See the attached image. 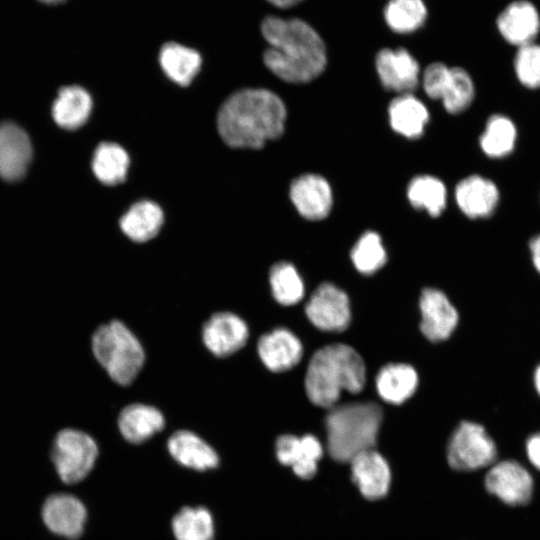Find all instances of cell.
Listing matches in <instances>:
<instances>
[{
  "label": "cell",
  "mask_w": 540,
  "mask_h": 540,
  "mask_svg": "<svg viewBox=\"0 0 540 540\" xmlns=\"http://www.w3.org/2000/svg\"><path fill=\"white\" fill-rule=\"evenodd\" d=\"M407 197L412 206L425 209L432 217L439 216L446 206L445 185L431 175L413 178L407 188Z\"/></svg>",
  "instance_id": "4dcf8cb0"
},
{
  "label": "cell",
  "mask_w": 540,
  "mask_h": 540,
  "mask_svg": "<svg viewBox=\"0 0 540 540\" xmlns=\"http://www.w3.org/2000/svg\"><path fill=\"white\" fill-rule=\"evenodd\" d=\"M42 3H45V4H57V3H61L65 0H38Z\"/></svg>",
  "instance_id": "b9f144b4"
},
{
  "label": "cell",
  "mask_w": 540,
  "mask_h": 540,
  "mask_svg": "<svg viewBox=\"0 0 540 540\" xmlns=\"http://www.w3.org/2000/svg\"><path fill=\"white\" fill-rule=\"evenodd\" d=\"M484 484L490 494L509 506L528 504L534 491L531 474L514 460L493 464L485 476Z\"/></svg>",
  "instance_id": "ba28073f"
},
{
  "label": "cell",
  "mask_w": 540,
  "mask_h": 540,
  "mask_svg": "<svg viewBox=\"0 0 540 540\" xmlns=\"http://www.w3.org/2000/svg\"><path fill=\"white\" fill-rule=\"evenodd\" d=\"M455 199L460 210L469 218L489 217L499 201L496 184L480 175L462 179L455 188Z\"/></svg>",
  "instance_id": "ffe728a7"
},
{
  "label": "cell",
  "mask_w": 540,
  "mask_h": 540,
  "mask_svg": "<svg viewBox=\"0 0 540 540\" xmlns=\"http://www.w3.org/2000/svg\"><path fill=\"white\" fill-rule=\"evenodd\" d=\"M269 282L273 297L282 305H294L303 298V281L296 268L288 262H278L271 267Z\"/></svg>",
  "instance_id": "836d02e7"
},
{
  "label": "cell",
  "mask_w": 540,
  "mask_h": 540,
  "mask_svg": "<svg viewBox=\"0 0 540 540\" xmlns=\"http://www.w3.org/2000/svg\"><path fill=\"white\" fill-rule=\"evenodd\" d=\"M389 122L394 131L409 139L419 138L429 120V112L412 93L399 94L389 104Z\"/></svg>",
  "instance_id": "603a6c76"
},
{
  "label": "cell",
  "mask_w": 540,
  "mask_h": 540,
  "mask_svg": "<svg viewBox=\"0 0 540 540\" xmlns=\"http://www.w3.org/2000/svg\"><path fill=\"white\" fill-rule=\"evenodd\" d=\"M420 330L432 342L446 340L455 329L458 313L446 295L434 288H426L419 299Z\"/></svg>",
  "instance_id": "5bb4252c"
},
{
  "label": "cell",
  "mask_w": 540,
  "mask_h": 540,
  "mask_svg": "<svg viewBox=\"0 0 540 540\" xmlns=\"http://www.w3.org/2000/svg\"><path fill=\"white\" fill-rule=\"evenodd\" d=\"M92 351L109 377L131 384L141 370L145 354L136 336L120 321L101 325L92 336Z\"/></svg>",
  "instance_id": "5b68a950"
},
{
  "label": "cell",
  "mask_w": 540,
  "mask_h": 540,
  "mask_svg": "<svg viewBox=\"0 0 540 540\" xmlns=\"http://www.w3.org/2000/svg\"><path fill=\"white\" fill-rule=\"evenodd\" d=\"M261 32L269 44L263 55L266 67L283 81L306 83L318 77L327 63L321 36L304 20L264 18Z\"/></svg>",
  "instance_id": "6da1fadb"
},
{
  "label": "cell",
  "mask_w": 540,
  "mask_h": 540,
  "mask_svg": "<svg viewBox=\"0 0 540 540\" xmlns=\"http://www.w3.org/2000/svg\"><path fill=\"white\" fill-rule=\"evenodd\" d=\"M257 350L263 364L273 372L291 369L303 354L300 340L286 328H277L261 336Z\"/></svg>",
  "instance_id": "d6986e66"
},
{
  "label": "cell",
  "mask_w": 540,
  "mask_h": 540,
  "mask_svg": "<svg viewBox=\"0 0 540 540\" xmlns=\"http://www.w3.org/2000/svg\"><path fill=\"white\" fill-rule=\"evenodd\" d=\"M517 129L513 121L501 114L492 115L480 136L482 151L492 158H502L509 155L516 143Z\"/></svg>",
  "instance_id": "f1b7e54d"
},
{
  "label": "cell",
  "mask_w": 540,
  "mask_h": 540,
  "mask_svg": "<svg viewBox=\"0 0 540 540\" xmlns=\"http://www.w3.org/2000/svg\"><path fill=\"white\" fill-rule=\"evenodd\" d=\"M32 158V145L27 133L11 122L0 124V177L18 181L24 177Z\"/></svg>",
  "instance_id": "2e32d148"
},
{
  "label": "cell",
  "mask_w": 540,
  "mask_h": 540,
  "mask_svg": "<svg viewBox=\"0 0 540 540\" xmlns=\"http://www.w3.org/2000/svg\"><path fill=\"white\" fill-rule=\"evenodd\" d=\"M290 199L299 214L312 221L326 218L333 203L329 183L318 174L296 178L290 186Z\"/></svg>",
  "instance_id": "9a60e30c"
},
{
  "label": "cell",
  "mask_w": 540,
  "mask_h": 540,
  "mask_svg": "<svg viewBox=\"0 0 540 540\" xmlns=\"http://www.w3.org/2000/svg\"><path fill=\"white\" fill-rule=\"evenodd\" d=\"M534 383L538 394L540 395V365L536 368L534 373Z\"/></svg>",
  "instance_id": "60d3db41"
},
{
  "label": "cell",
  "mask_w": 540,
  "mask_h": 540,
  "mask_svg": "<svg viewBox=\"0 0 540 540\" xmlns=\"http://www.w3.org/2000/svg\"><path fill=\"white\" fill-rule=\"evenodd\" d=\"M246 323L231 312H218L211 316L202 330L206 348L217 357H227L240 350L247 342Z\"/></svg>",
  "instance_id": "4fadbf2b"
},
{
  "label": "cell",
  "mask_w": 540,
  "mask_h": 540,
  "mask_svg": "<svg viewBox=\"0 0 540 540\" xmlns=\"http://www.w3.org/2000/svg\"><path fill=\"white\" fill-rule=\"evenodd\" d=\"M305 313L315 327L327 332L344 331L351 320L347 294L332 283H323L316 288L306 304Z\"/></svg>",
  "instance_id": "9c48e42d"
},
{
  "label": "cell",
  "mask_w": 540,
  "mask_h": 540,
  "mask_svg": "<svg viewBox=\"0 0 540 540\" xmlns=\"http://www.w3.org/2000/svg\"><path fill=\"white\" fill-rule=\"evenodd\" d=\"M475 89L471 76L461 67H449L442 95L447 112L458 114L466 110L474 99Z\"/></svg>",
  "instance_id": "d6a6232c"
},
{
  "label": "cell",
  "mask_w": 540,
  "mask_h": 540,
  "mask_svg": "<svg viewBox=\"0 0 540 540\" xmlns=\"http://www.w3.org/2000/svg\"><path fill=\"white\" fill-rule=\"evenodd\" d=\"M92 109L89 93L79 86L60 89L52 106L54 121L62 128L73 130L82 126Z\"/></svg>",
  "instance_id": "484cf974"
},
{
  "label": "cell",
  "mask_w": 540,
  "mask_h": 540,
  "mask_svg": "<svg viewBox=\"0 0 540 540\" xmlns=\"http://www.w3.org/2000/svg\"><path fill=\"white\" fill-rule=\"evenodd\" d=\"M159 63L169 79L180 86H188L198 74L202 59L196 50L168 42L160 49Z\"/></svg>",
  "instance_id": "d4e9b609"
},
{
  "label": "cell",
  "mask_w": 540,
  "mask_h": 540,
  "mask_svg": "<svg viewBox=\"0 0 540 540\" xmlns=\"http://www.w3.org/2000/svg\"><path fill=\"white\" fill-rule=\"evenodd\" d=\"M171 527L176 540H213L215 533L212 514L204 507H183Z\"/></svg>",
  "instance_id": "f546056e"
},
{
  "label": "cell",
  "mask_w": 540,
  "mask_h": 540,
  "mask_svg": "<svg viewBox=\"0 0 540 540\" xmlns=\"http://www.w3.org/2000/svg\"><path fill=\"white\" fill-rule=\"evenodd\" d=\"M513 67L518 81L529 89L540 87V43L517 48Z\"/></svg>",
  "instance_id": "d590c367"
},
{
  "label": "cell",
  "mask_w": 540,
  "mask_h": 540,
  "mask_svg": "<svg viewBox=\"0 0 540 540\" xmlns=\"http://www.w3.org/2000/svg\"><path fill=\"white\" fill-rule=\"evenodd\" d=\"M266 1L278 8H289L298 4L302 0H266Z\"/></svg>",
  "instance_id": "ab89813d"
},
{
  "label": "cell",
  "mask_w": 540,
  "mask_h": 540,
  "mask_svg": "<svg viewBox=\"0 0 540 540\" xmlns=\"http://www.w3.org/2000/svg\"><path fill=\"white\" fill-rule=\"evenodd\" d=\"M170 455L184 467L206 471L219 464L216 451L202 438L188 430H179L167 442Z\"/></svg>",
  "instance_id": "44dd1931"
},
{
  "label": "cell",
  "mask_w": 540,
  "mask_h": 540,
  "mask_svg": "<svg viewBox=\"0 0 540 540\" xmlns=\"http://www.w3.org/2000/svg\"><path fill=\"white\" fill-rule=\"evenodd\" d=\"M496 457V445L480 424L463 421L450 437L447 459L454 470L473 471L487 467Z\"/></svg>",
  "instance_id": "52a82bcc"
},
{
  "label": "cell",
  "mask_w": 540,
  "mask_h": 540,
  "mask_svg": "<svg viewBox=\"0 0 540 540\" xmlns=\"http://www.w3.org/2000/svg\"><path fill=\"white\" fill-rule=\"evenodd\" d=\"M165 425L161 411L155 407L133 403L119 414L118 427L122 436L130 443L140 444L160 432Z\"/></svg>",
  "instance_id": "7402d4cb"
},
{
  "label": "cell",
  "mask_w": 540,
  "mask_h": 540,
  "mask_svg": "<svg viewBox=\"0 0 540 540\" xmlns=\"http://www.w3.org/2000/svg\"><path fill=\"white\" fill-rule=\"evenodd\" d=\"M351 259L355 268L365 275L382 268L387 256L380 236L373 231L362 234L351 250Z\"/></svg>",
  "instance_id": "e575fe53"
},
{
  "label": "cell",
  "mask_w": 540,
  "mask_h": 540,
  "mask_svg": "<svg viewBox=\"0 0 540 540\" xmlns=\"http://www.w3.org/2000/svg\"><path fill=\"white\" fill-rule=\"evenodd\" d=\"M449 67L441 62L428 65L423 74V88L428 97L440 100Z\"/></svg>",
  "instance_id": "8d00e7d4"
},
{
  "label": "cell",
  "mask_w": 540,
  "mask_h": 540,
  "mask_svg": "<svg viewBox=\"0 0 540 540\" xmlns=\"http://www.w3.org/2000/svg\"><path fill=\"white\" fill-rule=\"evenodd\" d=\"M365 380V365L356 350L345 344H332L320 348L311 357L305 391L314 405L330 409L342 391L358 393Z\"/></svg>",
  "instance_id": "3957f363"
},
{
  "label": "cell",
  "mask_w": 540,
  "mask_h": 540,
  "mask_svg": "<svg viewBox=\"0 0 540 540\" xmlns=\"http://www.w3.org/2000/svg\"><path fill=\"white\" fill-rule=\"evenodd\" d=\"M376 71L382 85L399 94L412 93L419 82L417 60L404 48L381 49L375 58Z\"/></svg>",
  "instance_id": "8fae6325"
},
{
  "label": "cell",
  "mask_w": 540,
  "mask_h": 540,
  "mask_svg": "<svg viewBox=\"0 0 540 540\" xmlns=\"http://www.w3.org/2000/svg\"><path fill=\"white\" fill-rule=\"evenodd\" d=\"M275 453L278 461L290 466L298 477L310 479L317 471V463L323 449L319 440L313 435L297 437L286 434L277 438Z\"/></svg>",
  "instance_id": "e0dca14e"
},
{
  "label": "cell",
  "mask_w": 540,
  "mask_h": 540,
  "mask_svg": "<svg viewBox=\"0 0 540 540\" xmlns=\"http://www.w3.org/2000/svg\"><path fill=\"white\" fill-rule=\"evenodd\" d=\"M163 224L161 208L151 201L135 203L120 219L124 234L135 242H145L157 235Z\"/></svg>",
  "instance_id": "4316f807"
},
{
  "label": "cell",
  "mask_w": 540,
  "mask_h": 540,
  "mask_svg": "<svg viewBox=\"0 0 540 540\" xmlns=\"http://www.w3.org/2000/svg\"><path fill=\"white\" fill-rule=\"evenodd\" d=\"M526 454L531 464L540 470V432L527 439Z\"/></svg>",
  "instance_id": "74e56055"
},
{
  "label": "cell",
  "mask_w": 540,
  "mask_h": 540,
  "mask_svg": "<svg viewBox=\"0 0 540 540\" xmlns=\"http://www.w3.org/2000/svg\"><path fill=\"white\" fill-rule=\"evenodd\" d=\"M382 418V409L374 402L330 408L325 419L330 456L339 462H350L358 454L374 449Z\"/></svg>",
  "instance_id": "277c9868"
},
{
  "label": "cell",
  "mask_w": 540,
  "mask_h": 540,
  "mask_svg": "<svg viewBox=\"0 0 540 540\" xmlns=\"http://www.w3.org/2000/svg\"><path fill=\"white\" fill-rule=\"evenodd\" d=\"M349 463L352 479L365 498L376 500L387 494L391 472L381 454L370 449L358 454Z\"/></svg>",
  "instance_id": "ac0fdd59"
},
{
  "label": "cell",
  "mask_w": 540,
  "mask_h": 540,
  "mask_svg": "<svg viewBox=\"0 0 540 540\" xmlns=\"http://www.w3.org/2000/svg\"><path fill=\"white\" fill-rule=\"evenodd\" d=\"M418 384L415 369L403 363L383 366L376 376V388L380 397L391 404H401L410 398Z\"/></svg>",
  "instance_id": "cb8c5ba5"
},
{
  "label": "cell",
  "mask_w": 540,
  "mask_h": 540,
  "mask_svg": "<svg viewBox=\"0 0 540 540\" xmlns=\"http://www.w3.org/2000/svg\"><path fill=\"white\" fill-rule=\"evenodd\" d=\"M384 18L392 31L412 33L424 25L427 8L423 0H390L384 8Z\"/></svg>",
  "instance_id": "1f68e13d"
},
{
  "label": "cell",
  "mask_w": 540,
  "mask_h": 540,
  "mask_svg": "<svg viewBox=\"0 0 540 540\" xmlns=\"http://www.w3.org/2000/svg\"><path fill=\"white\" fill-rule=\"evenodd\" d=\"M500 36L517 48L535 42L540 33V11L530 0L509 2L496 18Z\"/></svg>",
  "instance_id": "30bf717a"
},
{
  "label": "cell",
  "mask_w": 540,
  "mask_h": 540,
  "mask_svg": "<svg viewBox=\"0 0 540 540\" xmlns=\"http://www.w3.org/2000/svg\"><path fill=\"white\" fill-rule=\"evenodd\" d=\"M286 107L274 92L246 88L231 94L217 114V129L232 148H261L284 131Z\"/></svg>",
  "instance_id": "7a4b0ae2"
},
{
  "label": "cell",
  "mask_w": 540,
  "mask_h": 540,
  "mask_svg": "<svg viewBox=\"0 0 540 540\" xmlns=\"http://www.w3.org/2000/svg\"><path fill=\"white\" fill-rule=\"evenodd\" d=\"M42 519L53 533L77 539L84 531L87 511L75 496L66 493L50 495L42 506Z\"/></svg>",
  "instance_id": "7c38bea8"
},
{
  "label": "cell",
  "mask_w": 540,
  "mask_h": 540,
  "mask_svg": "<svg viewBox=\"0 0 540 540\" xmlns=\"http://www.w3.org/2000/svg\"><path fill=\"white\" fill-rule=\"evenodd\" d=\"M532 262L536 270L540 273V234L533 237L529 244Z\"/></svg>",
  "instance_id": "f35d334b"
},
{
  "label": "cell",
  "mask_w": 540,
  "mask_h": 540,
  "mask_svg": "<svg viewBox=\"0 0 540 540\" xmlns=\"http://www.w3.org/2000/svg\"><path fill=\"white\" fill-rule=\"evenodd\" d=\"M98 456V446L87 433L66 428L56 435L51 460L60 479L67 484L83 480L92 470Z\"/></svg>",
  "instance_id": "8992f818"
},
{
  "label": "cell",
  "mask_w": 540,
  "mask_h": 540,
  "mask_svg": "<svg viewBox=\"0 0 540 540\" xmlns=\"http://www.w3.org/2000/svg\"><path fill=\"white\" fill-rule=\"evenodd\" d=\"M129 167V156L118 144L101 143L95 150L92 170L99 181L116 185L124 181Z\"/></svg>",
  "instance_id": "83f0119b"
}]
</instances>
